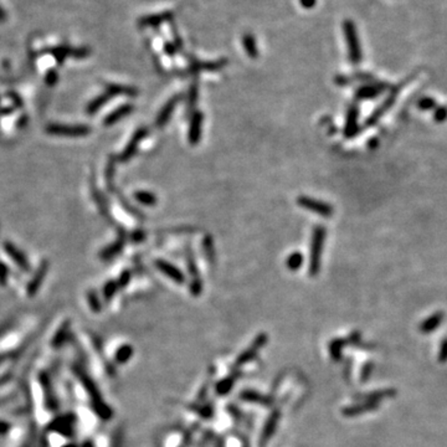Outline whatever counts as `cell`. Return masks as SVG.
<instances>
[{
	"instance_id": "obj_21",
	"label": "cell",
	"mask_w": 447,
	"mask_h": 447,
	"mask_svg": "<svg viewBox=\"0 0 447 447\" xmlns=\"http://www.w3.org/2000/svg\"><path fill=\"white\" fill-rule=\"evenodd\" d=\"M134 197L138 202L145 205V207H153L157 204V196L149 191H137L134 193Z\"/></svg>"
},
{
	"instance_id": "obj_31",
	"label": "cell",
	"mask_w": 447,
	"mask_h": 447,
	"mask_svg": "<svg viewBox=\"0 0 447 447\" xmlns=\"http://www.w3.org/2000/svg\"><path fill=\"white\" fill-rule=\"evenodd\" d=\"M438 361L440 363H446L447 361V338H445L441 343L440 352H438Z\"/></svg>"
},
{
	"instance_id": "obj_22",
	"label": "cell",
	"mask_w": 447,
	"mask_h": 447,
	"mask_svg": "<svg viewBox=\"0 0 447 447\" xmlns=\"http://www.w3.org/2000/svg\"><path fill=\"white\" fill-rule=\"evenodd\" d=\"M303 263V255L301 252H293L287 259L286 265L291 271H297L300 270V267Z\"/></svg>"
},
{
	"instance_id": "obj_33",
	"label": "cell",
	"mask_w": 447,
	"mask_h": 447,
	"mask_svg": "<svg viewBox=\"0 0 447 447\" xmlns=\"http://www.w3.org/2000/svg\"><path fill=\"white\" fill-rule=\"evenodd\" d=\"M435 106H436V103L432 98H421V100L419 101V107H420L421 109H424V111L425 109L434 108Z\"/></svg>"
},
{
	"instance_id": "obj_8",
	"label": "cell",
	"mask_w": 447,
	"mask_h": 447,
	"mask_svg": "<svg viewBox=\"0 0 447 447\" xmlns=\"http://www.w3.org/2000/svg\"><path fill=\"white\" fill-rule=\"evenodd\" d=\"M4 250L9 255L10 259L13 260L19 267L21 268L23 271L25 272H29L30 271V263L27 261V259L25 257V255L23 254L15 245H13L12 242H5L4 243Z\"/></svg>"
},
{
	"instance_id": "obj_39",
	"label": "cell",
	"mask_w": 447,
	"mask_h": 447,
	"mask_svg": "<svg viewBox=\"0 0 447 447\" xmlns=\"http://www.w3.org/2000/svg\"><path fill=\"white\" fill-rule=\"evenodd\" d=\"M9 429H10V425L9 424H7V422L0 421V434H2V435L7 434V432L9 431Z\"/></svg>"
},
{
	"instance_id": "obj_7",
	"label": "cell",
	"mask_w": 447,
	"mask_h": 447,
	"mask_svg": "<svg viewBox=\"0 0 447 447\" xmlns=\"http://www.w3.org/2000/svg\"><path fill=\"white\" fill-rule=\"evenodd\" d=\"M202 113L200 111L195 112L193 114L190 119V126H189V133H188V138H189V143L195 145L200 142V138H201V128H202Z\"/></svg>"
},
{
	"instance_id": "obj_30",
	"label": "cell",
	"mask_w": 447,
	"mask_h": 447,
	"mask_svg": "<svg viewBox=\"0 0 447 447\" xmlns=\"http://www.w3.org/2000/svg\"><path fill=\"white\" fill-rule=\"evenodd\" d=\"M89 303H90V306H91V308L95 312H98L101 309L100 300H98L97 296H96L95 292H90L89 293Z\"/></svg>"
},
{
	"instance_id": "obj_12",
	"label": "cell",
	"mask_w": 447,
	"mask_h": 447,
	"mask_svg": "<svg viewBox=\"0 0 447 447\" xmlns=\"http://www.w3.org/2000/svg\"><path fill=\"white\" fill-rule=\"evenodd\" d=\"M386 87V85L384 84H374V85H369V86H364L361 89H359L356 91L355 96L360 100H373V98L378 97L384 91V89Z\"/></svg>"
},
{
	"instance_id": "obj_28",
	"label": "cell",
	"mask_w": 447,
	"mask_h": 447,
	"mask_svg": "<svg viewBox=\"0 0 447 447\" xmlns=\"http://www.w3.org/2000/svg\"><path fill=\"white\" fill-rule=\"evenodd\" d=\"M113 173H114V161H108L106 168V182L107 185L113 188Z\"/></svg>"
},
{
	"instance_id": "obj_35",
	"label": "cell",
	"mask_w": 447,
	"mask_h": 447,
	"mask_svg": "<svg viewBox=\"0 0 447 447\" xmlns=\"http://www.w3.org/2000/svg\"><path fill=\"white\" fill-rule=\"evenodd\" d=\"M197 85L194 82L190 87V95H189V103H190V107H193L196 103V98H197Z\"/></svg>"
},
{
	"instance_id": "obj_34",
	"label": "cell",
	"mask_w": 447,
	"mask_h": 447,
	"mask_svg": "<svg viewBox=\"0 0 447 447\" xmlns=\"http://www.w3.org/2000/svg\"><path fill=\"white\" fill-rule=\"evenodd\" d=\"M130 281H131V272L130 271H123V272L120 273L118 282H117V286L125 287V286H127L128 282Z\"/></svg>"
},
{
	"instance_id": "obj_10",
	"label": "cell",
	"mask_w": 447,
	"mask_h": 447,
	"mask_svg": "<svg viewBox=\"0 0 447 447\" xmlns=\"http://www.w3.org/2000/svg\"><path fill=\"white\" fill-rule=\"evenodd\" d=\"M358 116L359 112L355 106H352L348 109L347 122H345L344 128L345 137H354L358 133Z\"/></svg>"
},
{
	"instance_id": "obj_26",
	"label": "cell",
	"mask_w": 447,
	"mask_h": 447,
	"mask_svg": "<svg viewBox=\"0 0 447 447\" xmlns=\"http://www.w3.org/2000/svg\"><path fill=\"white\" fill-rule=\"evenodd\" d=\"M67 327H68V322H66V323H64V326L60 328V331L57 332V334L55 336V339L53 342L54 347H57V345L61 344L62 341H64L65 337H66V333H67Z\"/></svg>"
},
{
	"instance_id": "obj_13",
	"label": "cell",
	"mask_w": 447,
	"mask_h": 447,
	"mask_svg": "<svg viewBox=\"0 0 447 447\" xmlns=\"http://www.w3.org/2000/svg\"><path fill=\"white\" fill-rule=\"evenodd\" d=\"M133 108H134L133 105H123L118 107V108L114 109L113 112H111V113L106 117L105 120H103V125L107 126V127H108V126H113L114 123L118 122V120L123 118V117L128 116V114L132 113Z\"/></svg>"
},
{
	"instance_id": "obj_36",
	"label": "cell",
	"mask_w": 447,
	"mask_h": 447,
	"mask_svg": "<svg viewBox=\"0 0 447 447\" xmlns=\"http://www.w3.org/2000/svg\"><path fill=\"white\" fill-rule=\"evenodd\" d=\"M447 118V107H438L435 112V119L437 122H442Z\"/></svg>"
},
{
	"instance_id": "obj_41",
	"label": "cell",
	"mask_w": 447,
	"mask_h": 447,
	"mask_svg": "<svg viewBox=\"0 0 447 447\" xmlns=\"http://www.w3.org/2000/svg\"><path fill=\"white\" fill-rule=\"evenodd\" d=\"M64 447H77V446L73 445V443H71V445H66V446H64Z\"/></svg>"
},
{
	"instance_id": "obj_11",
	"label": "cell",
	"mask_w": 447,
	"mask_h": 447,
	"mask_svg": "<svg viewBox=\"0 0 447 447\" xmlns=\"http://www.w3.org/2000/svg\"><path fill=\"white\" fill-rule=\"evenodd\" d=\"M178 98L179 97H178V96H175V97L171 98V100H169L168 102L163 106L161 111L159 112L157 120H155V126H157V127H163L164 125H167V122H168L169 118H171V116L173 114V112H174L175 106L178 105V101H179Z\"/></svg>"
},
{
	"instance_id": "obj_2",
	"label": "cell",
	"mask_w": 447,
	"mask_h": 447,
	"mask_svg": "<svg viewBox=\"0 0 447 447\" xmlns=\"http://www.w3.org/2000/svg\"><path fill=\"white\" fill-rule=\"evenodd\" d=\"M343 27H344V35L345 40H347L348 50H349L350 61H352V64L359 65L361 61V50L354 24L350 20H347Z\"/></svg>"
},
{
	"instance_id": "obj_17",
	"label": "cell",
	"mask_w": 447,
	"mask_h": 447,
	"mask_svg": "<svg viewBox=\"0 0 447 447\" xmlns=\"http://www.w3.org/2000/svg\"><path fill=\"white\" fill-rule=\"evenodd\" d=\"M395 96H396V91H394V93L393 95L390 96V97L388 98V100L385 101V102L383 103L382 106L379 107V108H377V111L374 112V113L372 114V116L369 117V119L367 120V126H373V125H375V123L378 122V119L380 118V117L383 116L384 113H385L386 112V109H389L390 108V106L393 105L394 103V100H395Z\"/></svg>"
},
{
	"instance_id": "obj_1",
	"label": "cell",
	"mask_w": 447,
	"mask_h": 447,
	"mask_svg": "<svg viewBox=\"0 0 447 447\" xmlns=\"http://www.w3.org/2000/svg\"><path fill=\"white\" fill-rule=\"evenodd\" d=\"M326 229L322 225L314 227L311 242V256H309V273L316 276L319 272L320 257L323 252V243H324Z\"/></svg>"
},
{
	"instance_id": "obj_38",
	"label": "cell",
	"mask_w": 447,
	"mask_h": 447,
	"mask_svg": "<svg viewBox=\"0 0 447 447\" xmlns=\"http://www.w3.org/2000/svg\"><path fill=\"white\" fill-rule=\"evenodd\" d=\"M143 238H144V232L143 231H139V230H137V231H134L133 234H132V240L136 241V242H139V241H143Z\"/></svg>"
},
{
	"instance_id": "obj_24",
	"label": "cell",
	"mask_w": 447,
	"mask_h": 447,
	"mask_svg": "<svg viewBox=\"0 0 447 447\" xmlns=\"http://www.w3.org/2000/svg\"><path fill=\"white\" fill-rule=\"evenodd\" d=\"M378 409V402H368V404H364L361 407H355V408H350L349 410H347V414L349 415H355V414H360L364 413V411H370V410H375Z\"/></svg>"
},
{
	"instance_id": "obj_19",
	"label": "cell",
	"mask_w": 447,
	"mask_h": 447,
	"mask_svg": "<svg viewBox=\"0 0 447 447\" xmlns=\"http://www.w3.org/2000/svg\"><path fill=\"white\" fill-rule=\"evenodd\" d=\"M109 98H112V97L107 92L103 93V95L98 96V97H96L95 100H93L92 102H90L89 106L86 107V113L87 114H95L98 109L102 108V107L105 106L107 102H108Z\"/></svg>"
},
{
	"instance_id": "obj_5",
	"label": "cell",
	"mask_w": 447,
	"mask_h": 447,
	"mask_svg": "<svg viewBox=\"0 0 447 447\" xmlns=\"http://www.w3.org/2000/svg\"><path fill=\"white\" fill-rule=\"evenodd\" d=\"M148 131L145 128H139L136 133L133 134V137L131 138V141L128 142V144L126 145L125 150L120 153V155L118 157L119 161H128L130 159L136 154L137 149H138V145L141 144V142L143 141L144 137L147 136Z\"/></svg>"
},
{
	"instance_id": "obj_16",
	"label": "cell",
	"mask_w": 447,
	"mask_h": 447,
	"mask_svg": "<svg viewBox=\"0 0 447 447\" xmlns=\"http://www.w3.org/2000/svg\"><path fill=\"white\" fill-rule=\"evenodd\" d=\"M75 421V419H70V416H66V418H61L59 420L54 421V424L51 425V430L60 432V434L65 436H71L72 435V422Z\"/></svg>"
},
{
	"instance_id": "obj_37",
	"label": "cell",
	"mask_w": 447,
	"mask_h": 447,
	"mask_svg": "<svg viewBox=\"0 0 447 447\" xmlns=\"http://www.w3.org/2000/svg\"><path fill=\"white\" fill-rule=\"evenodd\" d=\"M56 82H57V73L55 72V71H50V72L46 75V84H48L49 86H53V85L56 84Z\"/></svg>"
},
{
	"instance_id": "obj_20",
	"label": "cell",
	"mask_w": 447,
	"mask_h": 447,
	"mask_svg": "<svg viewBox=\"0 0 447 447\" xmlns=\"http://www.w3.org/2000/svg\"><path fill=\"white\" fill-rule=\"evenodd\" d=\"M41 383H43L44 388H45V397H46V405H48V409L55 410V409H56V400H55L54 397L53 390L50 389L51 386L50 384H49L48 377H46V375L43 374V377H41Z\"/></svg>"
},
{
	"instance_id": "obj_40",
	"label": "cell",
	"mask_w": 447,
	"mask_h": 447,
	"mask_svg": "<svg viewBox=\"0 0 447 447\" xmlns=\"http://www.w3.org/2000/svg\"><path fill=\"white\" fill-rule=\"evenodd\" d=\"M314 3H316L314 0H302V4L306 8H311L312 5H314Z\"/></svg>"
},
{
	"instance_id": "obj_23",
	"label": "cell",
	"mask_w": 447,
	"mask_h": 447,
	"mask_svg": "<svg viewBox=\"0 0 447 447\" xmlns=\"http://www.w3.org/2000/svg\"><path fill=\"white\" fill-rule=\"evenodd\" d=\"M243 46H245V50L249 56H251L252 59L257 57L256 44H255L254 37H252L251 35H246V36L243 37Z\"/></svg>"
},
{
	"instance_id": "obj_3",
	"label": "cell",
	"mask_w": 447,
	"mask_h": 447,
	"mask_svg": "<svg viewBox=\"0 0 447 447\" xmlns=\"http://www.w3.org/2000/svg\"><path fill=\"white\" fill-rule=\"evenodd\" d=\"M46 133L51 136L61 137H85L91 133V128L84 125H49L46 127Z\"/></svg>"
},
{
	"instance_id": "obj_15",
	"label": "cell",
	"mask_w": 447,
	"mask_h": 447,
	"mask_svg": "<svg viewBox=\"0 0 447 447\" xmlns=\"http://www.w3.org/2000/svg\"><path fill=\"white\" fill-rule=\"evenodd\" d=\"M125 241H126V236L125 235H120V236L114 241L112 245H109L108 248H106L105 250L100 254L101 259L102 260H111L113 259L116 255H118L120 251L123 250V246H125Z\"/></svg>"
},
{
	"instance_id": "obj_9",
	"label": "cell",
	"mask_w": 447,
	"mask_h": 447,
	"mask_svg": "<svg viewBox=\"0 0 447 447\" xmlns=\"http://www.w3.org/2000/svg\"><path fill=\"white\" fill-rule=\"evenodd\" d=\"M155 266H157L158 270H160L164 275L169 276L175 282H178V283H183L184 282V275L182 273V271L175 267V266H173L172 263L164 261V260H158V261H155Z\"/></svg>"
},
{
	"instance_id": "obj_18",
	"label": "cell",
	"mask_w": 447,
	"mask_h": 447,
	"mask_svg": "<svg viewBox=\"0 0 447 447\" xmlns=\"http://www.w3.org/2000/svg\"><path fill=\"white\" fill-rule=\"evenodd\" d=\"M106 92L108 93L111 97L113 96H118V95H126V96H137L138 95V91L133 87H128V86H120V85H108L107 86Z\"/></svg>"
},
{
	"instance_id": "obj_14",
	"label": "cell",
	"mask_w": 447,
	"mask_h": 447,
	"mask_svg": "<svg viewBox=\"0 0 447 447\" xmlns=\"http://www.w3.org/2000/svg\"><path fill=\"white\" fill-rule=\"evenodd\" d=\"M443 320V313L442 312H436V313L431 314L429 318L424 320V322L420 324V332L424 334H429L432 333V332L436 331L440 324L442 323Z\"/></svg>"
},
{
	"instance_id": "obj_32",
	"label": "cell",
	"mask_w": 447,
	"mask_h": 447,
	"mask_svg": "<svg viewBox=\"0 0 447 447\" xmlns=\"http://www.w3.org/2000/svg\"><path fill=\"white\" fill-rule=\"evenodd\" d=\"M8 277H9V270H8L7 265L0 262V285L4 286L8 281Z\"/></svg>"
},
{
	"instance_id": "obj_29",
	"label": "cell",
	"mask_w": 447,
	"mask_h": 447,
	"mask_svg": "<svg viewBox=\"0 0 447 447\" xmlns=\"http://www.w3.org/2000/svg\"><path fill=\"white\" fill-rule=\"evenodd\" d=\"M93 197H95V200H96V202H97L98 208H100L101 213H102L103 215H107L106 201H105V197L102 196V194L97 193V191H96V190H93Z\"/></svg>"
},
{
	"instance_id": "obj_27",
	"label": "cell",
	"mask_w": 447,
	"mask_h": 447,
	"mask_svg": "<svg viewBox=\"0 0 447 447\" xmlns=\"http://www.w3.org/2000/svg\"><path fill=\"white\" fill-rule=\"evenodd\" d=\"M117 289H118V286H117V282H114V281H109L108 283L106 285L105 290H103V295H105V298L107 301L111 300L112 296L116 293Z\"/></svg>"
},
{
	"instance_id": "obj_25",
	"label": "cell",
	"mask_w": 447,
	"mask_h": 447,
	"mask_svg": "<svg viewBox=\"0 0 447 447\" xmlns=\"http://www.w3.org/2000/svg\"><path fill=\"white\" fill-rule=\"evenodd\" d=\"M204 252L207 255L208 260L214 261V259H215V250H214V243L210 236H207L204 240Z\"/></svg>"
},
{
	"instance_id": "obj_4",
	"label": "cell",
	"mask_w": 447,
	"mask_h": 447,
	"mask_svg": "<svg viewBox=\"0 0 447 447\" xmlns=\"http://www.w3.org/2000/svg\"><path fill=\"white\" fill-rule=\"evenodd\" d=\"M297 202L303 209L312 211V213L318 214L320 216H324V218H329V216L333 215V207L331 204L319 201V200L313 199V197L300 196L297 199Z\"/></svg>"
},
{
	"instance_id": "obj_6",
	"label": "cell",
	"mask_w": 447,
	"mask_h": 447,
	"mask_svg": "<svg viewBox=\"0 0 447 447\" xmlns=\"http://www.w3.org/2000/svg\"><path fill=\"white\" fill-rule=\"evenodd\" d=\"M49 267H50V265H49V261H46V260H44V261L40 263V266L37 267L36 272L34 273L32 278L30 279V282L27 283V287H26L27 296L32 297V296L36 295V292L39 291L41 285H43L44 279H45L46 273H48V271H49Z\"/></svg>"
}]
</instances>
